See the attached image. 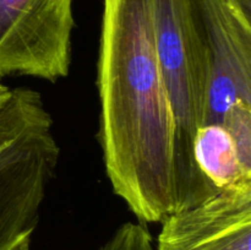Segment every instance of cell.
Wrapping results in <instances>:
<instances>
[{
    "label": "cell",
    "instance_id": "obj_1",
    "mask_svg": "<svg viewBox=\"0 0 251 250\" xmlns=\"http://www.w3.org/2000/svg\"><path fill=\"white\" fill-rule=\"evenodd\" d=\"M100 139L113 191L139 222L178 210L176 123L151 0H104L97 61Z\"/></svg>",
    "mask_w": 251,
    "mask_h": 250
},
{
    "label": "cell",
    "instance_id": "obj_2",
    "mask_svg": "<svg viewBox=\"0 0 251 250\" xmlns=\"http://www.w3.org/2000/svg\"><path fill=\"white\" fill-rule=\"evenodd\" d=\"M157 55L176 123L178 210L196 205L218 191L194 161L193 142L202 125L208 88L205 46L188 0H151Z\"/></svg>",
    "mask_w": 251,
    "mask_h": 250
},
{
    "label": "cell",
    "instance_id": "obj_3",
    "mask_svg": "<svg viewBox=\"0 0 251 250\" xmlns=\"http://www.w3.org/2000/svg\"><path fill=\"white\" fill-rule=\"evenodd\" d=\"M74 0H0V76L55 81L71 64Z\"/></svg>",
    "mask_w": 251,
    "mask_h": 250
},
{
    "label": "cell",
    "instance_id": "obj_4",
    "mask_svg": "<svg viewBox=\"0 0 251 250\" xmlns=\"http://www.w3.org/2000/svg\"><path fill=\"white\" fill-rule=\"evenodd\" d=\"M208 60L203 124L251 103V0H188Z\"/></svg>",
    "mask_w": 251,
    "mask_h": 250
},
{
    "label": "cell",
    "instance_id": "obj_5",
    "mask_svg": "<svg viewBox=\"0 0 251 250\" xmlns=\"http://www.w3.org/2000/svg\"><path fill=\"white\" fill-rule=\"evenodd\" d=\"M51 126L46 123L0 153V250H14L38 225L59 159Z\"/></svg>",
    "mask_w": 251,
    "mask_h": 250
},
{
    "label": "cell",
    "instance_id": "obj_6",
    "mask_svg": "<svg viewBox=\"0 0 251 250\" xmlns=\"http://www.w3.org/2000/svg\"><path fill=\"white\" fill-rule=\"evenodd\" d=\"M156 250H251V178L167 216Z\"/></svg>",
    "mask_w": 251,
    "mask_h": 250
},
{
    "label": "cell",
    "instance_id": "obj_7",
    "mask_svg": "<svg viewBox=\"0 0 251 250\" xmlns=\"http://www.w3.org/2000/svg\"><path fill=\"white\" fill-rule=\"evenodd\" d=\"M193 152L199 171L213 190H225L251 178V171L242 163L232 136L221 123L203 124L196 130Z\"/></svg>",
    "mask_w": 251,
    "mask_h": 250
},
{
    "label": "cell",
    "instance_id": "obj_8",
    "mask_svg": "<svg viewBox=\"0 0 251 250\" xmlns=\"http://www.w3.org/2000/svg\"><path fill=\"white\" fill-rule=\"evenodd\" d=\"M221 124L232 136L242 163L251 171V103L235 102L227 110Z\"/></svg>",
    "mask_w": 251,
    "mask_h": 250
},
{
    "label": "cell",
    "instance_id": "obj_9",
    "mask_svg": "<svg viewBox=\"0 0 251 250\" xmlns=\"http://www.w3.org/2000/svg\"><path fill=\"white\" fill-rule=\"evenodd\" d=\"M97 250H156L153 238L145 223L126 222Z\"/></svg>",
    "mask_w": 251,
    "mask_h": 250
},
{
    "label": "cell",
    "instance_id": "obj_10",
    "mask_svg": "<svg viewBox=\"0 0 251 250\" xmlns=\"http://www.w3.org/2000/svg\"><path fill=\"white\" fill-rule=\"evenodd\" d=\"M12 88H9L4 82L1 81V76H0V109L5 105V103L10 100L11 97Z\"/></svg>",
    "mask_w": 251,
    "mask_h": 250
},
{
    "label": "cell",
    "instance_id": "obj_11",
    "mask_svg": "<svg viewBox=\"0 0 251 250\" xmlns=\"http://www.w3.org/2000/svg\"><path fill=\"white\" fill-rule=\"evenodd\" d=\"M14 250H32L31 249V238H27V239L22 240Z\"/></svg>",
    "mask_w": 251,
    "mask_h": 250
}]
</instances>
